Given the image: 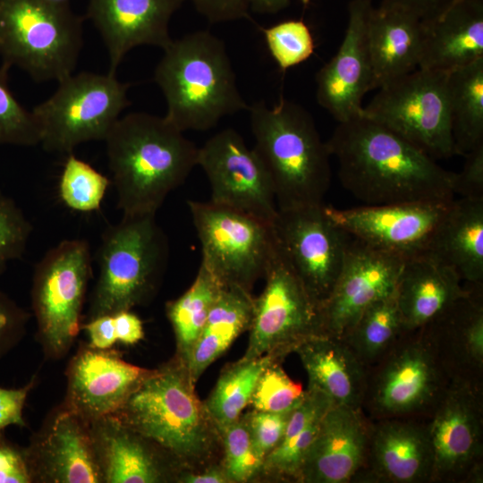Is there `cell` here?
Masks as SVG:
<instances>
[{
    "label": "cell",
    "mask_w": 483,
    "mask_h": 483,
    "mask_svg": "<svg viewBox=\"0 0 483 483\" xmlns=\"http://www.w3.org/2000/svg\"><path fill=\"white\" fill-rule=\"evenodd\" d=\"M448 73L418 68L380 87L362 114L435 160L451 157Z\"/></svg>",
    "instance_id": "obj_11"
},
{
    "label": "cell",
    "mask_w": 483,
    "mask_h": 483,
    "mask_svg": "<svg viewBox=\"0 0 483 483\" xmlns=\"http://www.w3.org/2000/svg\"><path fill=\"white\" fill-rule=\"evenodd\" d=\"M130 84L115 74L72 73L31 111L39 144L51 153L72 154L79 145L105 140L129 105Z\"/></svg>",
    "instance_id": "obj_8"
},
{
    "label": "cell",
    "mask_w": 483,
    "mask_h": 483,
    "mask_svg": "<svg viewBox=\"0 0 483 483\" xmlns=\"http://www.w3.org/2000/svg\"><path fill=\"white\" fill-rule=\"evenodd\" d=\"M294 352L307 373L308 388L322 392L334 404L362 408L368 369L342 338L318 335Z\"/></svg>",
    "instance_id": "obj_29"
},
{
    "label": "cell",
    "mask_w": 483,
    "mask_h": 483,
    "mask_svg": "<svg viewBox=\"0 0 483 483\" xmlns=\"http://www.w3.org/2000/svg\"><path fill=\"white\" fill-rule=\"evenodd\" d=\"M184 0H89L86 15L107 50L108 73L139 46L164 49L171 41L170 21Z\"/></svg>",
    "instance_id": "obj_22"
},
{
    "label": "cell",
    "mask_w": 483,
    "mask_h": 483,
    "mask_svg": "<svg viewBox=\"0 0 483 483\" xmlns=\"http://www.w3.org/2000/svg\"><path fill=\"white\" fill-rule=\"evenodd\" d=\"M149 370L127 362L112 348L80 344L65 371L62 404L89 423L112 415Z\"/></svg>",
    "instance_id": "obj_20"
},
{
    "label": "cell",
    "mask_w": 483,
    "mask_h": 483,
    "mask_svg": "<svg viewBox=\"0 0 483 483\" xmlns=\"http://www.w3.org/2000/svg\"><path fill=\"white\" fill-rule=\"evenodd\" d=\"M371 0H352L348 23L336 54L316 75L317 100L338 122L362 114V98L374 89L368 29Z\"/></svg>",
    "instance_id": "obj_19"
},
{
    "label": "cell",
    "mask_w": 483,
    "mask_h": 483,
    "mask_svg": "<svg viewBox=\"0 0 483 483\" xmlns=\"http://www.w3.org/2000/svg\"><path fill=\"white\" fill-rule=\"evenodd\" d=\"M168 258V240L155 214L123 216L108 226L96 253L99 272L88 320L148 303L161 284Z\"/></svg>",
    "instance_id": "obj_6"
},
{
    "label": "cell",
    "mask_w": 483,
    "mask_h": 483,
    "mask_svg": "<svg viewBox=\"0 0 483 483\" xmlns=\"http://www.w3.org/2000/svg\"><path fill=\"white\" fill-rule=\"evenodd\" d=\"M252 148L273 184L279 210L324 204L331 182L330 154L311 114L281 97L249 106Z\"/></svg>",
    "instance_id": "obj_4"
},
{
    "label": "cell",
    "mask_w": 483,
    "mask_h": 483,
    "mask_svg": "<svg viewBox=\"0 0 483 483\" xmlns=\"http://www.w3.org/2000/svg\"><path fill=\"white\" fill-rule=\"evenodd\" d=\"M422 23L419 68L450 72L483 58V0H454Z\"/></svg>",
    "instance_id": "obj_28"
},
{
    "label": "cell",
    "mask_w": 483,
    "mask_h": 483,
    "mask_svg": "<svg viewBox=\"0 0 483 483\" xmlns=\"http://www.w3.org/2000/svg\"><path fill=\"white\" fill-rule=\"evenodd\" d=\"M292 411L275 413L252 409L244 414L253 444L264 460L281 443Z\"/></svg>",
    "instance_id": "obj_43"
},
{
    "label": "cell",
    "mask_w": 483,
    "mask_h": 483,
    "mask_svg": "<svg viewBox=\"0 0 483 483\" xmlns=\"http://www.w3.org/2000/svg\"><path fill=\"white\" fill-rule=\"evenodd\" d=\"M154 71L165 102V117L182 132L207 131L248 110L223 40L197 30L172 41Z\"/></svg>",
    "instance_id": "obj_3"
},
{
    "label": "cell",
    "mask_w": 483,
    "mask_h": 483,
    "mask_svg": "<svg viewBox=\"0 0 483 483\" xmlns=\"http://www.w3.org/2000/svg\"><path fill=\"white\" fill-rule=\"evenodd\" d=\"M225 286L200 263L197 275L177 299L165 306L176 341V358L185 366L208 316Z\"/></svg>",
    "instance_id": "obj_35"
},
{
    "label": "cell",
    "mask_w": 483,
    "mask_h": 483,
    "mask_svg": "<svg viewBox=\"0 0 483 483\" xmlns=\"http://www.w3.org/2000/svg\"><path fill=\"white\" fill-rule=\"evenodd\" d=\"M203 263L225 287L251 292L277 251L272 223L214 204L189 200Z\"/></svg>",
    "instance_id": "obj_10"
},
{
    "label": "cell",
    "mask_w": 483,
    "mask_h": 483,
    "mask_svg": "<svg viewBox=\"0 0 483 483\" xmlns=\"http://www.w3.org/2000/svg\"><path fill=\"white\" fill-rule=\"evenodd\" d=\"M110 180L72 153L67 155L59 181L62 201L80 212L97 210Z\"/></svg>",
    "instance_id": "obj_37"
},
{
    "label": "cell",
    "mask_w": 483,
    "mask_h": 483,
    "mask_svg": "<svg viewBox=\"0 0 483 483\" xmlns=\"http://www.w3.org/2000/svg\"><path fill=\"white\" fill-rule=\"evenodd\" d=\"M89 426L102 483H158L170 479L167 460H173L114 415Z\"/></svg>",
    "instance_id": "obj_26"
},
{
    "label": "cell",
    "mask_w": 483,
    "mask_h": 483,
    "mask_svg": "<svg viewBox=\"0 0 483 483\" xmlns=\"http://www.w3.org/2000/svg\"><path fill=\"white\" fill-rule=\"evenodd\" d=\"M250 11L258 13H276L285 9L292 0H247ZM308 4L309 0H301Z\"/></svg>",
    "instance_id": "obj_53"
},
{
    "label": "cell",
    "mask_w": 483,
    "mask_h": 483,
    "mask_svg": "<svg viewBox=\"0 0 483 483\" xmlns=\"http://www.w3.org/2000/svg\"><path fill=\"white\" fill-rule=\"evenodd\" d=\"M254 311L250 292L224 287L193 346L187 369L194 384L243 332L250 329Z\"/></svg>",
    "instance_id": "obj_32"
},
{
    "label": "cell",
    "mask_w": 483,
    "mask_h": 483,
    "mask_svg": "<svg viewBox=\"0 0 483 483\" xmlns=\"http://www.w3.org/2000/svg\"><path fill=\"white\" fill-rule=\"evenodd\" d=\"M469 290L451 267L427 252L405 258L395 287L404 331L425 326Z\"/></svg>",
    "instance_id": "obj_27"
},
{
    "label": "cell",
    "mask_w": 483,
    "mask_h": 483,
    "mask_svg": "<svg viewBox=\"0 0 483 483\" xmlns=\"http://www.w3.org/2000/svg\"><path fill=\"white\" fill-rule=\"evenodd\" d=\"M87 241L64 240L37 263L31 285L36 338L47 360L63 359L81 329V312L92 274Z\"/></svg>",
    "instance_id": "obj_9"
},
{
    "label": "cell",
    "mask_w": 483,
    "mask_h": 483,
    "mask_svg": "<svg viewBox=\"0 0 483 483\" xmlns=\"http://www.w3.org/2000/svg\"><path fill=\"white\" fill-rule=\"evenodd\" d=\"M224 447L221 465L230 483H244L261 474L264 458L258 453L244 415L219 431Z\"/></svg>",
    "instance_id": "obj_38"
},
{
    "label": "cell",
    "mask_w": 483,
    "mask_h": 483,
    "mask_svg": "<svg viewBox=\"0 0 483 483\" xmlns=\"http://www.w3.org/2000/svg\"><path fill=\"white\" fill-rule=\"evenodd\" d=\"M38 378L33 376L20 388L0 386V433L9 426L25 427L23 409L29 394L36 385Z\"/></svg>",
    "instance_id": "obj_47"
},
{
    "label": "cell",
    "mask_w": 483,
    "mask_h": 483,
    "mask_svg": "<svg viewBox=\"0 0 483 483\" xmlns=\"http://www.w3.org/2000/svg\"><path fill=\"white\" fill-rule=\"evenodd\" d=\"M368 374L365 402L377 419L433 408L449 380L421 329L405 332Z\"/></svg>",
    "instance_id": "obj_13"
},
{
    "label": "cell",
    "mask_w": 483,
    "mask_h": 483,
    "mask_svg": "<svg viewBox=\"0 0 483 483\" xmlns=\"http://www.w3.org/2000/svg\"><path fill=\"white\" fill-rule=\"evenodd\" d=\"M32 232V225L13 199L0 191V275L7 265L20 258Z\"/></svg>",
    "instance_id": "obj_42"
},
{
    "label": "cell",
    "mask_w": 483,
    "mask_h": 483,
    "mask_svg": "<svg viewBox=\"0 0 483 483\" xmlns=\"http://www.w3.org/2000/svg\"><path fill=\"white\" fill-rule=\"evenodd\" d=\"M176 357L150 369L112 415L182 467L211 456L219 433ZM220 437V436H219Z\"/></svg>",
    "instance_id": "obj_5"
},
{
    "label": "cell",
    "mask_w": 483,
    "mask_h": 483,
    "mask_svg": "<svg viewBox=\"0 0 483 483\" xmlns=\"http://www.w3.org/2000/svg\"><path fill=\"white\" fill-rule=\"evenodd\" d=\"M264 279L262 292L254 298L248 345L242 360L265 355L283 360L303 342L325 335L318 305L278 247Z\"/></svg>",
    "instance_id": "obj_12"
},
{
    "label": "cell",
    "mask_w": 483,
    "mask_h": 483,
    "mask_svg": "<svg viewBox=\"0 0 483 483\" xmlns=\"http://www.w3.org/2000/svg\"><path fill=\"white\" fill-rule=\"evenodd\" d=\"M433 411L427 425L434 458L433 481L479 482L483 453L481 386L449 381Z\"/></svg>",
    "instance_id": "obj_15"
},
{
    "label": "cell",
    "mask_w": 483,
    "mask_h": 483,
    "mask_svg": "<svg viewBox=\"0 0 483 483\" xmlns=\"http://www.w3.org/2000/svg\"><path fill=\"white\" fill-rule=\"evenodd\" d=\"M261 31L270 55L284 71L303 63L314 53V38L302 20L284 21Z\"/></svg>",
    "instance_id": "obj_40"
},
{
    "label": "cell",
    "mask_w": 483,
    "mask_h": 483,
    "mask_svg": "<svg viewBox=\"0 0 483 483\" xmlns=\"http://www.w3.org/2000/svg\"><path fill=\"white\" fill-rule=\"evenodd\" d=\"M275 359L278 358L271 355L252 360L240 359L225 368L204 402L218 433L242 415V411L250 405L259 376Z\"/></svg>",
    "instance_id": "obj_36"
},
{
    "label": "cell",
    "mask_w": 483,
    "mask_h": 483,
    "mask_svg": "<svg viewBox=\"0 0 483 483\" xmlns=\"http://www.w3.org/2000/svg\"><path fill=\"white\" fill-rule=\"evenodd\" d=\"M83 45V19L48 0H0V56L38 82L74 72Z\"/></svg>",
    "instance_id": "obj_7"
},
{
    "label": "cell",
    "mask_w": 483,
    "mask_h": 483,
    "mask_svg": "<svg viewBox=\"0 0 483 483\" xmlns=\"http://www.w3.org/2000/svg\"><path fill=\"white\" fill-rule=\"evenodd\" d=\"M197 12L211 23L250 19L247 0H190Z\"/></svg>",
    "instance_id": "obj_48"
},
{
    "label": "cell",
    "mask_w": 483,
    "mask_h": 483,
    "mask_svg": "<svg viewBox=\"0 0 483 483\" xmlns=\"http://www.w3.org/2000/svg\"><path fill=\"white\" fill-rule=\"evenodd\" d=\"M349 236L340 275L319 308L324 334L339 338L367 307L395 290L405 259Z\"/></svg>",
    "instance_id": "obj_17"
},
{
    "label": "cell",
    "mask_w": 483,
    "mask_h": 483,
    "mask_svg": "<svg viewBox=\"0 0 483 483\" xmlns=\"http://www.w3.org/2000/svg\"><path fill=\"white\" fill-rule=\"evenodd\" d=\"M463 157L465 162L462 171L455 173L453 194L463 199H483V143Z\"/></svg>",
    "instance_id": "obj_45"
},
{
    "label": "cell",
    "mask_w": 483,
    "mask_h": 483,
    "mask_svg": "<svg viewBox=\"0 0 483 483\" xmlns=\"http://www.w3.org/2000/svg\"><path fill=\"white\" fill-rule=\"evenodd\" d=\"M114 316L117 341L131 345L140 342L144 336L142 321L131 310H123Z\"/></svg>",
    "instance_id": "obj_51"
},
{
    "label": "cell",
    "mask_w": 483,
    "mask_h": 483,
    "mask_svg": "<svg viewBox=\"0 0 483 483\" xmlns=\"http://www.w3.org/2000/svg\"><path fill=\"white\" fill-rule=\"evenodd\" d=\"M426 252L451 267L468 286H482L483 199H453Z\"/></svg>",
    "instance_id": "obj_31"
},
{
    "label": "cell",
    "mask_w": 483,
    "mask_h": 483,
    "mask_svg": "<svg viewBox=\"0 0 483 483\" xmlns=\"http://www.w3.org/2000/svg\"><path fill=\"white\" fill-rule=\"evenodd\" d=\"M448 104L455 155L483 143V58L448 73Z\"/></svg>",
    "instance_id": "obj_33"
},
{
    "label": "cell",
    "mask_w": 483,
    "mask_h": 483,
    "mask_svg": "<svg viewBox=\"0 0 483 483\" xmlns=\"http://www.w3.org/2000/svg\"><path fill=\"white\" fill-rule=\"evenodd\" d=\"M424 38L420 20L399 9L374 7L368 42L374 89L419 67Z\"/></svg>",
    "instance_id": "obj_30"
},
{
    "label": "cell",
    "mask_w": 483,
    "mask_h": 483,
    "mask_svg": "<svg viewBox=\"0 0 483 483\" xmlns=\"http://www.w3.org/2000/svg\"><path fill=\"white\" fill-rule=\"evenodd\" d=\"M370 424L361 409L333 404L321 419L299 482L346 483L365 467Z\"/></svg>",
    "instance_id": "obj_23"
},
{
    "label": "cell",
    "mask_w": 483,
    "mask_h": 483,
    "mask_svg": "<svg viewBox=\"0 0 483 483\" xmlns=\"http://www.w3.org/2000/svg\"><path fill=\"white\" fill-rule=\"evenodd\" d=\"M58 5L70 6V0H48Z\"/></svg>",
    "instance_id": "obj_54"
},
{
    "label": "cell",
    "mask_w": 483,
    "mask_h": 483,
    "mask_svg": "<svg viewBox=\"0 0 483 483\" xmlns=\"http://www.w3.org/2000/svg\"><path fill=\"white\" fill-rule=\"evenodd\" d=\"M454 0H382L381 7L399 9L422 22L428 21L444 12Z\"/></svg>",
    "instance_id": "obj_49"
},
{
    "label": "cell",
    "mask_w": 483,
    "mask_h": 483,
    "mask_svg": "<svg viewBox=\"0 0 483 483\" xmlns=\"http://www.w3.org/2000/svg\"><path fill=\"white\" fill-rule=\"evenodd\" d=\"M24 449L33 482L102 483L89 423L62 403Z\"/></svg>",
    "instance_id": "obj_21"
},
{
    "label": "cell",
    "mask_w": 483,
    "mask_h": 483,
    "mask_svg": "<svg viewBox=\"0 0 483 483\" xmlns=\"http://www.w3.org/2000/svg\"><path fill=\"white\" fill-rule=\"evenodd\" d=\"M272 229L279 250L320 308L340 275L349 234L331 220L324 204L278 209Z\"/></svg>",
    "instance_id": "obj_14"
},
{
    "label": "cell",
    "mask_w": 483,
    "mask_h": 483,
    "mask_svg": "<svg viewBox=\"0 0 483 483\" xmlns=\"http://www.w3.org/2000/svg\"><path fill=\"white\" fill-rule=\"evenodd\" d=\"M32 476L25 449L0 433V483H31Z\"/></svg>",
    "instance_id": "obj_46"
},
{
    "label": "cell",
    "mask_w": 483,
    "mask_h": 483,
    "mask_svg": "<svg viewBox=\"0 0 483 483\" xmlns=\"http://www.w3.org/2000/svg\"><path fill=\"white\" fill-rule=\"evenodd\" d=\"M404 333L394 290L367 307L341 338L368 369L382 360Z\"/></svg>",
    "instance_id": "obj_34"
},
{
    "label": "cell",
    "mask_w": 483,
    "mask_h": 483,
    "mask_svg": "<svg viewBox=\"0 0 483 483\" xmlns=\"http://www.w3.org/2000/svg\"><path fill=\"white\" fill-rule=\"evenodd\" d=\"M104 141L123 216L156 215L197 165L199 148L165 116L127 114Z\"/></svg>",
    "instance_id": "obj_2"
},
{
    "label": "cell",
    "mask_w": 483,
    "mask_h": 483,
    "mask_svg": "<svg viewBox=\"0 0 483 483\" xmlns=\"http://www.w3.org/2000/svg\"><path fill=\"white\" fill-rule=\"evenodd\" d=\"M377 482L433 481L434 458L427 426L402 418L371 425L366 464Z\"/></svg>",
    "instance_id": "obj_25"
},
{
    "label": "cell",
    "mask_w": 483,
    "mask_h": 483,
    "mask_svg": "<svg viewBox=\"0 0 483 483\" xmlns=\"http://www.w3.org/2000/svg\"><path fill=\"white\" fill-rule=\"evenodd\" d=\"M89 338V344L97 349H110L117 342L113 315H103L81 324Z\"/></svg>",
    "instance_id": "obj_50"
},
{
    "label": "cell",
    "mask_w": 483,
    "mask_h": 483,
    "mask_svg": "<svg viewBox=\"0 0 483 483\" xmlns=\"http://www.w3.org/2000/svg\"><path fill=\"white\" fill-rule=\"evenodd\" d=\"M449 381L481 386L483 369L482 286L468 293L419 328Z\"/></svg>",
    "instance_id": "obj_24"
},
{
    "label": "cell",
    "mask_w": 483,
    "mask_h": 483,
    "mask_svg": "<svg viewBox=\"0 0 483 483\" xmlns=\"http://www.w3.org/2000/svg\"><path fill=\"white\" fill-rule=\"evenodd\" d=\"M30 314L0 291V359L22 340Z\"/></svg>",
    "instance_id": "obj_44"
},
{
    "label": "cell",
    "mask_w": 483,
    "mask_h": 483,
    "mask_svg": "<svg viewBox=\"0 0 483 483\" xmlns=\"http://www.w3.org/2000/svg\"><path fill=\"white\" fill-rule=\"evenodd\" d=\"M197 165L208 177L210 202L272 223L278 208L271 179L236 130L210 137L198 148Z\"/></svg>",
    "instance_id": "obj_16"
},
{
    "label": "cell",
    "mask_w": 483,
    "mask_h": 483,
    "mask_svg": "<svg viewBox=\"0 0 483 483\" xmlns=\"http://www.w3.org/2000/svg\"><path fill=\"white\" fill-rule=\"evenodd\" d=\"M281 360H272L259 376L250 402L253 410L288 412L304 398L306 391L289 377L280 365Z\"/></svg>",
    "instance_id": "obj_39"
},
{
    "label": "cell",
    "mask_w": 483,
    "mask_h": 483,
    "mask_svg": "<svg viewBox=\"0 0 483 483\" xmlns=\"http://www.w3.org/2000/svg\"><path fill=\"white\" fill-rule=\"evenodd\" d=\"M451 202H407L351 209L325 206V210L352 237L407 258L427 251Z\"/></svg>",
    "instance_id": "obj_18"
},
{
    "label": "cell",
    "mask_w": 483,
    "mask_h": 483,
    "mask_svg": "<svg viewBox=\"0 0 483 483\" xmlns=\"http://www.w3.org/2000/svg\"><path fill=\"white\" fill-rule=\"evenodd\" d=\"M8 70L4 64L0 67V144L36 146L39 136L34 117L12 93Z\"/></svg>",
    "instance_id": "obj_41"
},
{
    "label": "cell",
    "mask_w": 483,
    "mask_h": 483,
    "mask_svg": "<svg viewBox=\"0 0 483 483\" xmlns=\"http://www.w3.org/2000/svg\"><path fill=\"white\" fill-rule=\"evenodd\" d=\"M326 143L342 185L367 206L454 199L455 173L363 114L339 123Z\"/></svg>",
    "instance_id": "obj_1"
},
{
    "label": "cell",
    "mask_w": 483,
    "mask_h": 483,
    "mask_svg": "<svg viewBox=\"0 0 483 483\" xmlns=\"http://www.w3.org/2000/svg\"><path fill=\"white\" fill-rule=\"evenodd\" d=\"M175 479L183 483H230L222 466L208 467L199 472H182Z\"/></svg>",
    "instance_id": "obj_52"
}]
</instances>
